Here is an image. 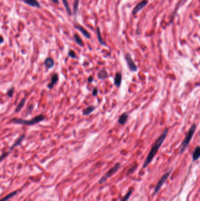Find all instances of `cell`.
I'll return each mask as SVG.
<instances>
[{
    "label": "cell",
    "instance_id": "obj_1",
    "mask_svg": "<svg viewBox=\"0 0 200 201\" xmlns=\"http://www.w3.org/2000/svg\"><path fill=\"white\" fill-rule=\"evenodd\" d=\"M168 132H169V129L165 128L164 129V131L163 132V133L161 134V135L156 139V141H155L154 144H153V145L150 150V151L149 152L145 161L144 162L143 166L144 168H146L150 163H151V162L152 161V160L154 158L155 155L157 153L160 148L161 147V146L162 145V144L164 142L167 136Z\"/></svg>",
    "mask_w": 200,
    "mask_h": 201
},
{
    "label": "cell",
    "instance_id": "obj_2",
    "mask_svg": "<svg viewBox=\"0 0 200 201\" xmlns=\"http://www.w3.org/2000/svg\"><path fill=\"white\" fill-rule=\"evenodd\" d=\"M45 116L44 114H41L39 115H38L34 117V118H32L30 120H23L21 118H14L11 120V122L16 124H21V125H34L37 123H39L44 121L45 119Z\"/></svg>",
    "mask_w": 200,
    "mask_h": 201
},
{
    "label": "cell",
    "instance_id": "obj_3",
    "mask_svg": "<svg viewBox=\"0 0 200 201\" xmlns=\"http://www.w3.org/2000/svg\"><path fill=\"white\" fill-rule=\"evenodd\" d=\"M196 128H197V125L196 124H194L191 125V126L190 127V128L189 129L187 135L184 138V139L183 140L181 146H180V154H182L185 151V150L186 149V148H187V146H188V145L190 143V141H191L194 134L195 133V131L196 130Z\"/></svg>",
    "mask_w": 200,
    "mask_h": 201
},
{
    "label": "cell",
    "instance_id": "obj_4",
    "mask_svg": "<svg viewBox=\"0 0 200 201\" xmlns=\"http://www.w3.org/2000/svg\"><path fill=\"white\" fill-rule=\"evenodd\" d=\"M120 163H116V165H114L112 168H110L107 172L101 179L99 182V183L100 184L103 183L108 178H109L110 177H111L112 176H113L116 172H117V171L119 170V168H120Z\"/></svg>",
    "mask_w": 200,
    "mask_h": 201
},
{
    "label": "cell",
    "instance_id": "obj_5",
    "mask_svg": "<svg viewBox=\"0 0 200 201\" xmlns=\"http://www.w3.org/2000/svg\"><path fill=\"white\" fill-rule=\"evenodd\" d=\"M125 60L128 66V68L131 72H135L137 71L138 67L135 64V62H134V61H133L131 55L129 53H127L125 55Z\"/></svg>",
    "mask_w": 200,
    "mask_h": 201
},
{
    "label": "cell",
    "instance_id": "obj_6",
    "mask_svg": "<svg viewBox=\"0 0 200 201\" xmlns=\"http://www.w3.org/2000/svg\"><path fill=\"white\" fill-rule=\"evenodd\" d=\"M170 173H171V171L169 172H167L166 174H165L159 180V181L158 182V183H157V185L154 188V193H153V195H155L156 194H157L159 191H160V189H161L162 185L164 184V183L167 180V179H168V178L169 177L170 175Z\"/></svg>",
    "mask_w": 200,
    "mask_h": 201
},
{
    "label": "cell",
    "instance_id": "obj_7",
    "mask_svg": "<svg viewBox=\"0 0 200 201\" xmlns=\"http://www.w3.org/2000/svg\"><path fill=\"white\" fill-rule=\"evenodd\" d=\"M148 0H143L141 2L138 3L135 7L133 9L132 11V14L133 15H136L140 11H141L144 7H145L147 4H148Z\"/></svg>",
    "mask_w": 200,
    "mask_h": 201
},
{
    "label": "cell",
    "instance_id": "obj_8",
    "mask_svg": "<svg viewBox=\"0 0 200 201\" xmlns=\"http://www.w3.org/2000/svg\"><path fill=\"white\" fill-rule=\"evenodd\" d=\"M74 27L76 29H77L78 30H79L85 38H86L88 39H90L91 38L90 34L84 27H82V25H79L78 24H76L74 25Z\"/></svg>",
    "mask_w": 200,
    "mask_h": 201
},
{
    "label": "cell",
    "instance_id": "obj_9",
    "mask_svg": "<svg viewBox=\"0 0 200 201\" xmlns=\"http://www.w3.org/2000/svg\"><path fill=\"white\" fill-rule=\"evenodd\" d=\"M122 74L121 72H118L115 74L114 78V85L119 88L121 85L122 83Z\"/></svg>",
    "mask_w": 200,
    "mask_h": 201
},
{
    "label": "cell",
    "instance_id": "obj_10",
    "mask_svg": "<svg viewBox=\"0 0 200 201\" xmlns=\"http://www.w3.org/2000/svg\"><path fill=\"white\" fill-rule=\"evenodd\" d=\"M58 80H59L58 75L57 74H53V75L52 76V78H51V82H50L49 83H48V85H47V87L49 90L52 89L54 88V87L56 84V83L58 82Z\"/></svg>",
    "mask_w": 200,
    "mask_h": 201
},
{
    "label": "cell",
    "instance_id": "obj_11",
    "mask_svg": "<svg viewBox=\"0 0 200 201\" xmlns=\"http://www.w3.org/2000/svg\"><path fill=\"white\" fill-rule=\"evenodd\" d=\"M25 135H24V134H22V135H20V136L17 138V139H16V140L15 141V142L14 143V144L11 146V147L10 148V150H11H11H12V149H14L15 147L18 146H19L20 145H21V142L24 141V139H25Z\"/></svg>",
    "mask_w": 200,
    "mask_h": 201
},
{
    "label": "cell",
    "instance_id": "obj_12",
    "mask_svg": "<svg viewBox=\"0 0 200 201\" xmlns=\"http://www.w3.org/2000/svg\"><path fill=\"white\" fill-rule=\"evenodd\" d=\"M96 34H97V40H98V41L99 42V43L101 44L102 45L106 46L107 44L102 36L101 32V29H100L99 27L96 28Z\"/></svg>",
    "mask_w": 200,
    "mask_h": 201
},
{
    "label": "cell",
    "instance_id": "obj_13",
    "mask_svg": "<svg viewBox=\"0 0 200 201\" xmlns=\"http://www.w3.org/2000/svg\"><path fill=\"white\" fill-rule=\"evenodd\" d=\"M22 1L31 7H37V8L41 7V5L39 3L38 1H37V0H22Z\"/></svg>",
    "mask_w": 200,
    "mask_h": 201
},
{
    "label": "cell",
    "instance_id": "obj_14",
    "mask_svg": "<svg viewBox=\"0 0 200 201\" xmlns=\"http://www.w3.org/2000/svg\"><path fill=\"white\" fill-rule=\"evenodd\" d=\"M97 77L99 79L104 80L107 79L109 77V75L105 69H102L101 70H100L99 72L97 73Z\"/></svg>",
    "mask_w": 200,
    "mask_h": 201
},
{
    "label": "cell",
    "instance_id": "obj_15",
    "mask_svg": "<svg viewBox=\"0 0 200 201\" xmlns=\"http://www.w3.org/2000/svg\"><path fill=\"white\" fill-rule=\"evenodd\" d=\"M129 118V115L128 113L126 112H124L123 113H122L118 119V123L120 125H124L125 124V123L127 122V120Z\"/></svg>",
    "mask_w": 200,
    "mask_h": 201
},
{
    "label": "cell",
    "instance_id": "obj_16",
    "mask_svg": "<svg viewBox=\"0 0 200 201\" xmlns=\"http://www.w3.org/2000/svg\"><path fill=\"white\" fill-rule=\"evenodd\" d=\"M45 65L48 69H51L54 67L55 65V61L52 58H47L45 61Z\"/></svg>",
    "mask_w": 200,
    "mask_h": 201
},
{
    "label": "cell",
    "instance_id": "obj_17",
    "mask_svg": "<svg viewBox=\"0 0 200 201\" xmlns=\"http://www.w3.org/2000/svg\"><path fill=\"white\" fill-rule=\"evenodd\" d=\"M200 157V148L199 146H197L194 149L193 153V161H197Z\"/></svg>",
    "mask_w": 200,
    "mask_h": 201
},
{
    "label": "cell",
    "instance_id": "obj_18",
    "mask_svg": "<svg viewBox=\"0 0 200 201\" xmlns=\"http://www.w3.org/2000/svg\"><path fill=\"white\" fill-rule=\"evenodd\" d=\"M96 109V107L93 106V105H90L89 107H88L86 108H85V109L83 110V115L85 116H87L90 115L91 113H92Z\"/></svg>",
    "mask_w": 200,
    "mask_h": 201
},
{
    "label": "cell",
    "instance_id": "obj_19",
    "mask_svg": "<svg viewBox=\"0 0 200 201\" xmlns=\"http://www.w3.org/2000/svg\"><path fill=\"white\" fill-rule=\"evenodd\" d=\"M73 38L78 45H79L80 46L83 47L84 46V43H83L82 38L80 37V36L78 34H74L73 35Z\"/></svg>",
    "mask_w": 200,
    "mask_h": 201
},
{
    "label": "cell",
    "instance_id": "obj_20",
    "mask_svg": "<svg viewBox=\"0 0 200 201\" xmlns=\"http://www.w3.org/2000/svg\"><path fill=\"white\" fill-rule=\"evenodd\" d=\"M25 102H26V98H22L21 99V101L20 102V103L18 104V105H17V107H16V108L15 109V112H20L21 110V109L24 106V104H25Z\"/></svg>",
    "mask_w": 200,
    "mask_h": 201
},
{
    "label": "cell",
    "instance_id": "obj_21",
    "mask_svg": "<svg viewBox=\"0 0 200 201\" xmlns=\"http://www.w3.org/2000/svg\"><path fill=\"white\" fill-rule=\"evenodd\" d=\"M62 2H63L64 7H65L66 12H68V15H71L72 14V12H71V8L69 7V3L68 1V0H62Z\"/></svg>",
    "mask_w": 200,
    "mask_h": 201
},
{
    "label": "cell",
    "instance_id": "obj_22",
    "mask_svg": "<svg viewBox=\"0 0 200 201\" xmlns=\"http://www.w3.org/2000/svg\"><path fill=\"white\" fill-rule=\"evenodd\" d=\"M16 193H17V192L16 191H14V192H11V193L7 195V196H5V197H4L3 198H2L1 199H0V201H7L8 200L12 198V197H14L15 195H16Z\"/></svg>",
    "mask_w": 200,
    "mask_h": 201
},
{
    "label": "cell",
    "instance_id": "obj_23",
    "mask_svg": "<svg viewBox=\"0 0 200 201\" xmlns=\"http://www.w3.org/2000/svg\"><path fill=\"white\" fill-rule=\"evenodd\" d=\"M79 0H75V1L73 4V14L75 15H76L78 8H79Z\"/></svg>",
    "mask_w": 200,
    "mask_h": 201
},
{
    "label": "cell",
    "instance_id": "obj_24",
    "mask_svg": "<svg viewBox=\"0 0 200 201\" xmlns=\"http://www.w3.org/2000/svg\"><path fill=\"white\" fill-rule=\"evenodd\" d=\"M132 192H133V189H130V190L126 194V195L122 198V199L120 201H127V200L129 199L130 196H131V193H132Z\"/></svg>",
    "mask_w": 200,
    "mask_h": 201
},
{
    "label": "cell",
    "instance_id": "obj_25",
    "mask_svg": "<svg viewBox=\"0 0 200 201\" xmlns=\"http://www.w3.org/2000/svg\"><path fill=\"white\" fill-rule=\"evenodd\" d=\"M10 152H11V150H10L9 151L6 152H4L2 155H0V162H2L5 158H7L8 156V155L10 154Z\"/></svg>",
    "mask_w": 200,
    "mask_h": 201
},
{
    "label": "cell",
    "instance_id": "obj_26",
    "mask_svg": "<svg viewBox=\"0 0 200 201\" xmlns=\"http://www.w3.org/2000/svg\"><path fill=\"white\" fill-rule=\"evenodd\" d=\"M68 55H69V57H70L72 58L76 59V58H78L76 53H75L74 51H73V50H70V51L68 53Z\"/></svg>",
    "mask_w": 200,
    "mask_h": 201
},
{
    "label": "cell",
    "instance_id": "obj_27",
    "mask_svg": "<svg viewBox=\"0 0 200 201\" xmlns=\"http://www.w3.org/2000/svg\"><path fill=\"white\" fill-rule=\"evenodd\" d=\"M14 93V88L12 87L10 89H9L7 91V95L9 97H12Z\"/></svg>",
    "mask_w": 200,
    "mask_h": 201
},
{
    "label": "cell",
    "instance_id": "obj_28",
    "mask_svg": "<svg viewBox=\"0 0 200 201\" xmlns=\"http://www.w3.org/2000/svg\"><path fill=\"white\" fill-rule=\"evenodd\" d=\"M98 93H99L98 88L97 87H95L93 90V91H92V95L93 96H96L98 95Z\"/></svg>",
    "mask_w": 200,
    "mask_h": 201
},
{
    "label": "cell",
    "instance_id": "obj_29",
    "mask_svg": "<svg viewBox=\"0 0 200 201\" xmlns=\"http://www.w3.org/2000/svg\"><path fill=\"white\" fill-rule=\"evenodd\" d=\"M88 82H89V83H92V82H93V81H94V78H93V77L90 76V77L88 78Z\"/></svg>",
    "mask_w": 200,
    "mask_h": 201
},
{
    "label": "cell",
    "instance_id": "obj_30",
    "mask_svg": "<svg viewBox=\"0 0 200 201\" xmlns=\"http://www.w3.org/2000/svg\"><path fill=\"white\" fill-rule=\"evenodd\" d=\"M4 42V38L2 36H0V44H2Z\"/></svg>",
    "mask_w": 200,
    "mask_h": 201
},
{
    "label": "cell",
    "instance_id": "obj_31",
    "mask_svg": "<svg viewBox=\"0 0 200 201\" xmlns=\"http://www.w3.org/2000/svg\"><path fill=\"white\" fill-rule=\"evenodd\" d=\"M51 1H52L54 4H57L59 3V1H58V0H51Z\"/></svg>",
    "mask_w": 200,
    "mask_h": 201
}]
</instances>
